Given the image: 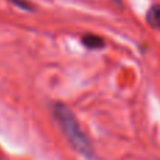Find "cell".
Returning a JSON list of instances; mask_svg holds the SVG:
<instances>
[{"label":"cell","instance_id":"1","mask_svg":"<svg viewBox=\"0 0 160 160\" xmlns=\"http://www.w3.org/2000/svg\"><path fill=\"white\" fill-rule=\"evenodd\" d=\"M52 115H53V118L56 119L58 125L61 127V129L63 131V133L68 138L69 143L78 150L80 155H83L88 160H93L96 158L90 141H88V138L86 136V133L82 131L75 114L70 111V108L68 107V105L62 104V102L53 104L52 105Z\"/></svg>","mask_w":160,"mask_h":160},{"label":"cell","instance_id":"2","mask_svg":"<svg viewBox=\"0 0 160 160\" xmlns=\"http://www.w3.org/2000/svg\"><path fill=\"white\" fill-rule=\"evenodd\" d=\"M82 42L86 48H90V49H100V48H104L105 42L102 38H100L98 35H93V34H87L82 38Z\"/></svg>","mask_w":160,"mask_h":160},{"label":"cell","instance_id":"3","mask_svg":"<svg viewBox=\"0 0 160 160\" xmlns=\"http://www.w3.org/2000/svg\"><path fill=\"white\" fill-rule=\"evenodd\" d=\"M146 20L149 22V25L160 30V4H155L149 8L146 14Z\"/></svg>","mask_w":160,"mask_h":160},{"label":"cell","instance_id":"4","mask_svg":"<svg viewBox=\"0 0 160 160\" xmlns=\"http://www.w3.org/2000/svg\"><path fill=\"white\" fill-rule=\"evenodd\" d=\"M13 4H16L17 7H21L22 10H31L32 8V6L28 2H25V0H10Z\"/></svg>","mask_w":160,"mask_h":160}]
</instances>
